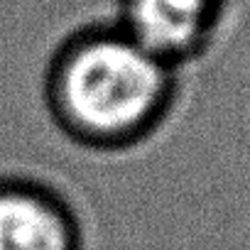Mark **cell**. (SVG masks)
<instances>
[{
	"instance_id": "cell-1",
	"label": "cell",
	"mask_w": 250,
	"mask_h": 250,
	"mask_svg": "<svg viewBox=\"0 0 250 250\" xmlns=\"http://www.w3.org/2000/svg\"><path fill=\"white\" fill-rule=\"evenodd\" d=\"M179 74L115 20H93L54 47L42 96L57 130L74 145L128 152L150 143L172 118Z\"/></svg>"
},
{
	"instance_id": "cell-2",
	"label": "cell",
	"mask_w": 250,
	"mask_h": 250,
	"mask_svg": "<svg viewBox=\"0 0 250 250\" xmlns=\"http://www.w3.org/2000/svg\"><path fill=\"white\" fill-rule=\"evenodd\" d=\"M240 0H118L115 22L157 59L184 69L226 32Z\"/></svg>"
},
{
	"instance_id": "cell-3",
	"label": "cell",
	"mask_w": 250,
	"mask_h": 250,
	"mask_svg": "<svg viewBox=\"0 0 250 250\" xmlns=\"http://www.w3.org/2000/svg\"><path fill=\"white\" fill-rule=\"evenodd\" d=\"M0 250H83L74 204L44 179L0 174Z\"/></svg>"
}]
</instances>
